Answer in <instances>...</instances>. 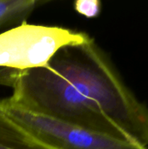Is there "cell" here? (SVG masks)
<instances>
[{
    "label": "cell",
    "instance_id": "1",
    "mask_svg": "<svg viewBox=\"0 0 148 149\" xmlns=\"http://www.w3.org/2000/svg\"><path fill=\"white\" fill-rule=\"evenodd\" d=\"M47 66L96 104L130 141L148 148V107L126 85L91 36L62 47Z\"/></svg>",
    "mask_w": 148,
    "mask_h": 149
},
{
    "label": "cell",
    "instance_id": "2",
    "mask_svg": "<svg viewBox=\"0 0 148 149\" xmlns=\"http://www.w3.org/2000/svg\"><path fill=\"white\" fill-rule=\"evenodd\" d=\"M0 85L12 89L6 99L25 111L130 141L96 104L49 66L1 68Z\"/></svg>",
    "mask_w": 148,
    "mask_h": 149
},
{
    "label": "cell",
    "instance_id": "3",
    "mask_svg": "<svg viewBox=\"0 0 148 149\" xmlns=\"http://www.w3.org/2000/svg\"><path fill=\"white\" fill-rule=\"evenodd\" d=\"M82 31L56 25H16L0 32V68L17 71L47 66L64 46L85 41Z\"/></svg>",
    "mask_w": 148,
    "mask_h": 149
},
{
    "label": "cell",
    "instance_id": "4",
    "mask_svg": "<svg viewBox=\"0 0 148 149\" xmlns=\"http://www.w3.org/2000/svg\"><path fill=\"white\" fill-rule=\"evenodd\" d=\"M0 101L22 126L56 149H148L128 141L30 113L7 99Z\"/></svg>",
    "mask_w": 148,
    "mask_h": 149
},
{
    "label": "cell",
    "instance_id": "5",
    "mask_svg": "<svg viewBox=\"0 0 148 149\" xmlns=\"http://www.w3.org/2000/svg\"><path fill=\"white\" fill-rule=\"evenodd\" d=\"M0 149H56L16 120L0 101Z\"/></svg>",
    "mask_w": 148,
    "mask_h": 149
},
{
    "label": "cell",
    "instance_id": "6",
    "mask_svg": "<svg viewBox=\"0 0 148 149\" xmlns=\"http://www.w3.org/2000/svg\"><path fill=\"white\" fill-rule=\"evenodd\" d=\"M45 3L42 0H0V32L26 23L29 17Z\"/></svg>",
    "mask_w": 148,
    "mask_h": 149
},
{
    "label": "cell",
    "instance_id": "7",
    "mask_svg": "<svg viewBox=\"0 0 148 149\" xmlns=\"http://www.w3.org/2000/svg\"><path fill=\"white\" fill-rule=\"evenodd\" d=\"M75 11L87 18L97 17L102 10V3L99 0H78L74 3Z\"/></svg>",
    "mask_w": 148,
    "mask_h": 149
}]
</instances>
